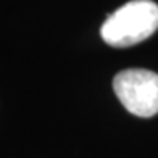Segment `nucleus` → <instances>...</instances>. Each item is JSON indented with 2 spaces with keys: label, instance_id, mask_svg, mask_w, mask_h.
Returning <instances> with one entry per match:
<instances>
[{
  "label": "nucleus",
  "instance_id": "nucleus-1",
  "mask_svg": "<svg viewBox=\"0 0 158 158\" xmlns=\"http://www.w3.org/2000/svg\"><path fill=\"white\" fill-rule=\"evenodd\" d=\"M158 29V5L152 0H132L119 6L102 24V39L111 47L140 44Z\"/></svg>",
  "mask_w": 158,
  "mask_h": 158
},
{
  "label": "nucleus",
  "instance_id": "nucleus-2",
  "mask_svg": "<svg viewBox=\"0 0 158 158\" xmlns=\"http://www.w3.org/2000/svg\"><path fill=\"white\" fill-rule=\"evenodd\" d=\"M113 90L123 106L139 118L158 113V74L148 69L131 68L114 76Z\"/></svg>",
  "mask_w": 158,
  "mask_h": 158
}]
</instances>
